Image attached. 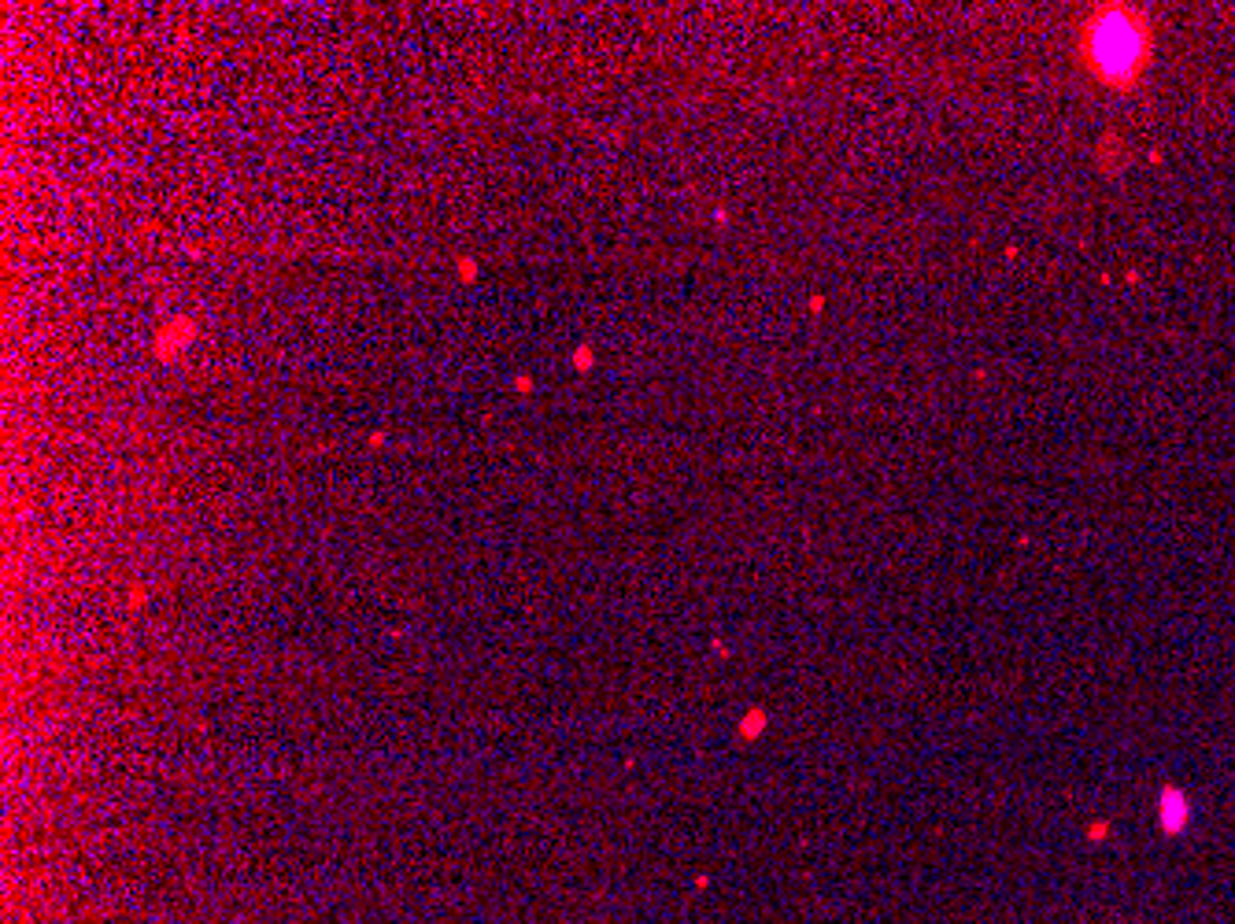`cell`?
Segmentation results:
<instances>
[{
	"instance_id": "cell-1",
	"label": "cell",
	"mask_w": 1235,
	"mask_h": 924,
	"mask_svg": "<svg viewBox=\"0 0 1235 924\" xmlns=\"http://www.w3.org/2000/svg\"><path fill=\"white\" fill-rule=\"evenodd\" d=\"M1154 60V23L1143 8L1102 4L1080 19L1077 63L1091 82L1106 89H1132Z\"/></svg>"
},
{
	"instance_id": "cell-2",
	"label": "cell",
	"mask_w": 1235,
	"mask_h": 924,
	"mask_svg": "<svg viewBox=\"0 0 1235 924\" xmlns=\"http://www.w3.org/2000/svg\"><path fill=\"white\" fill-rule=\"evenodd\" d=\"M1165 828H1169V832H1173V828H1184V817H1187V806H1184V799H1180V795H1176V803H1173V791H1165Z\"/></svg>"
}]
</instances>
